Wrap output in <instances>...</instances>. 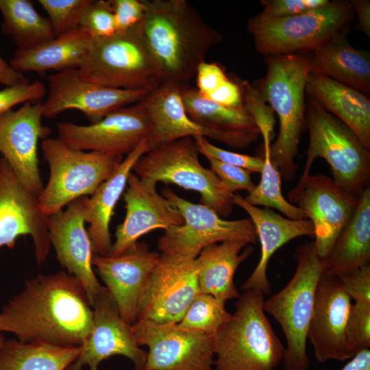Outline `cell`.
Listing matches in <instances>:
<instances>
[{
    "instance_id": "1",
    "label": "cell",
    "mask_w": 370,
    "mask_h": 370,
    "mask_svg": "<svg viewBox=\"0 0 370 370\" xmlns=\"http://www.w3.org/2000/svg\"><path fill=\"white\" fill-rule=\"evenodd\" d=\"M92 319V307L81 282L60 271L26 280L0 312V330L24 342L73 347L86 342Z\"/></svg>"
},
{
    "instance_id": "2",
    "label": "cell",
    "mask_w": 370,
    "mask_h": 370,
    "mask_svg": "<svg viewBox=\"0 0 370 370\" xmlns=\"http://www.w3.org/2000/svg\"><path fill=\"white\" fill-rule=\"evenodd\" d=\"M142 32L161 82L187 86L223 35L186 0H143Z\"/></svg>"
},
{
    "instance_id": "3",
    "label": "cell",
    "mask_w": 370,
    "mask_h": 370,
    "mask_svg": "<svg viewBox=\"0 0 370 370\" xmlns=\"http://www.w3.org/2000/svg\"><path fill=\"white\" fill-rule=\"evenodd\" d=\"M265 62L266 75L255 88L279 119V132L270 146V159L282 177L291 181L299 169L295 158L306 126L308 60L306 54H285L267 56Z\"/></svg>"
},
{
    "instance_id": "4",
    "label": "cell",
    "mask_w": 370,
    "mask_h": 370,
    "mask_svg": "<svg viewBox=\"0 0 370 370\" xmlns=\"http://www.w3.org/2000/svg\"><path fill=\"white\" fill-rule=\"evenodd\" d=\"M230 319L214 334L215 370H275L284 347L263 309L264 295L247 289Z\"/></svg>"
},
{
    "instance_id": "5",
    "label": "cell",
    "mask_w": 370,
    "mask_h": 370,
    "mask_svg": "<svg viewBox=\"0 0 370 370\" xmlns=\"http://www.w3.org/2000/svg\"><path fill=\"white\" fill-rule=\"evenodd\" d=\"M306 125L309 144L304 171L297 185L288 193L301 189L315 159L321 158L330 165L332 180L359 199L369 186L370 149L346 125L308 95Z\"/></svg>"
},
{
    "instance_id": "6",
    "label": "cell",
    "mask_w": 370,
    "mask_h": 370,
    "mask_svg": "<svg viewBox=\"0 0 370 370\" xmlns=\"http://www.w3.org/2000/svg\"><path fill=\"white\" fill-rule=\"evenodd\" d=\"M293 257V275L281 291L264 300L263 309L277 321L286 337L282 360L285 369L308 370L307 336L323 259L314 242L297 246Z\"/></svg>"
},
{
    "instance_id": "7",
    "label": "cell",
    "mask_w": 370,
    "mask_h": 370,
    "mask_svg": "<svg viewBox=\"0 0 370 370\" xmlns=\"http://www.w3.org/2000/svg\"><path fill=\"white\" fill-rule=\"evenodd\" d=\"M77 69L83 79L114 88L151 91L161 83L141 23L107 38H94Z\"/></svg>"
},
{
    "instance_id": "8",
    "label": "cell",
    "mask_w": 370,
    "mask_h": 370,
    "mask_svg": "<svg viewBox=\"0 0 370 370\" xmlns=\"http://www.w3.org/2000/svg\"><path fill=\"white\" fill-rule=\"evenodd\" d=\"M354 16L350 1H329L323 6L292 16L266 21L253 16L247 29L256 49L266 56L306 54L347 32Z\"/></svg>"
},
{
    "instance_id": "9",
    "label": "cell",
    "mask_w": 370,
    "mask_h": 370,
    "mask_svg": "<svg viewBox=\"0 0 370 370\" xmlns=\"http://www.w3.org/2000/svg\"><path fill=\"white\" fill-rule=\"evenodd\" d=\"M41 146L50 174L37 199L47 216L79 197L92 195L123 161L122 156L73 149L58 138H47Z\"/></svg>"
},
{
    "instance_id": "10",
    "label": "cell",
    "mask_w": 370,
    "mask_h": 370,
    "mask_svg": "<svg viewBox=\"0 0 370 370\" xmlns=\"http://www.w3.org/2000/svg\"><path fill=\"white\" fill-rule=\"evenodd\" d=\"M193 137H186L148 151L135 163L132 172L143 180L172 183L197 191L200 203L221 217L233 211L232 195L210 169L199 162Z\"/></svg>"
},
{
    "instance_id": "11",
    "label": "cell",
    "mask_w": 370,
    "mask_h": 370,
    "mask_svg": "<svg viewBox=\"0 0 370 370\" xmlns=\"http://www.w3.org/2000/svg\"><path fill=\"white\" fill-rule=\"evenodd\" d=\"M162 194L179 210L184 223L164 231L159 238L157 246L161 254L195 259L213 243L233 240L256 243V231L250 218L224 219L210 207L190 202L169 187Z\"/></svg>"
},
{
    "instance_id": "12",
    "label": "cell",
    "mask_w": 370,
    "mask_h": 370,
    "mask_svg": "<svg viewBox=\"0 0 370 370\" xmlns=\"http://www.w3.org/2000/svg\"><path fill=\"white\" fill-rule=\"evenodd\" d=\"M132 327L137 344L148 347L144 370H212L214 335L177 323L137 320Z\"/></svg>"
},
{
    "instance_id": "13",
    "label": "cell",
    "mask_w": 370,
    "mask_h": 370,
    "mask_svg": "<svg viewBox=\"0 0 370 370\" xmlns=\"http://www.w3.org/2000/svg\"><path fill=\"white\" fill-rule=\"evenodd\" d=\"M195 259L161 254L147 280L137 320L178 323L200 293Z\"/></svg>"
},
{
    "instance_id": "14",
    "label": "cell",
    "mask_w": 370,
    "mask_h": 370,
    "mask_svg": "<svg viewBox=\"0 0 370 370\" xmlns=\"http://www.w3.org/2000/svg\"><path fill=\"white\" fill-rule=\"evenodd\" d=\"M56 128L58 138L73 149L123 157L147 139L150 125L140 101L112 111L96 123L61 121Z\"/></svg>"
},
{
    "instance_id": "15",
    "label": "cell",
    "mask_w": 370,
    "mask_h": 370,
    "mask_svg": "<svg viewBox=\"0 0 370 370\" xmlns=\"http://www.w3.org/2000/svg\"><path fill=\"white\" fill-rule=\"evenodd\" d=\"M49 92L42 102L43 116L51 119L70 109L81 111L90 124L112 111L142 101L149 91L114 88L83 79L77 69L57 72L47 77Z\"/></svg>"
},
{
    "instance_id": "16",
    "label": "cell",
    "mask_w": 370,
    "mask_h": 370,
    "mask_svg": "<svg viewBox=\"0 0 370 370\" xmlns=\"http://www.w3.org/2000/svg\"><path fill=\"white\" fill-rule=\"evenodd\" d=\"M42 101H27L0 116V153L23 186L36 197L43 188L38 169V143L51 130L42 123Z\"/></svg>"
},
{
    "instance_id": "17",
    "label": "cell",
    "mask_w": 370,
    "mask_h": 370,
    "mask_svg": "<svg viewBox=\"0 0 370 370\" xmlns=\"http://www.w3.org/2000/svg\"><path fill=\"white\" fill-rule=\"evenodd\" d=\"M48 216L37 197L28 191L3 158H0V251L13 249L21 236H31L38 264L45 262L51 247Z\"/></svg>"
},
{
    "instance_id": "18",
    "label": "cell",
    "mask_w": 370,
    "mask_h": 370,
    "mask_svg": "<svg viewBox=\"0 0 370 370\" xmlns=\"http://www.w3.org/2000/svg\"><path fill=\"white\" fill-rule=\"evenodd\" d=\"M314 227L315 248L324 259L347 225L357 207L358 199L323 174H310L299 190L288 193Z\"/></svg>"
},
{
    "instance_id": "19",
    "label": "cell",
    "mask_w": 370,
    "mask_h": 370,
    "mask_svg": "<svg viewBox=\"0 0 370 370\" xmlns=\"http://www.w3.org/2000/svg\"><path fill=\"white\" fill-rule=\"evenodd\" d=\"M92 326L77 358L66 370H99L103 360L123 356L130 359L134 368L144 370L147 352L137 344L132 325L121 317L116 305L106 288L92 304Z\"/></svg>"
},
{
    "instance_id": "20",
    "label": "cell",
    "mask_w": 370,
    "mask_h": 370,
    "mask_svg": "<svg viewBox=\"0 0 370 370\" xmlns=\"http://www.w3.org/2000/svg\"><path fill=\"white\" fill-rule=\"evenodd\" d=\"M88 197H79L69 204L66 210L48 216L47 225L50 243L58 260L81 282L92 306L106 287L100 284L92 269V247L84 225Z\"/></svg>"
},
{
    "instance_id": "21",
    "label": "cell",
    "mask_w": 370,
    "mask_h": 370,
    "mask_svg": "<svg viewBox=\"0 0 370 370\" xmlns=\"http://www.w3.org/2000/svg\"><path fill=\"white\" fill-rule=\"evenodd\" d=\"M157 183L130 174L124 193L126 214L116 227L115 241L107 256H116L150 231L180 226L184 219L177 208L156 190Z\"/></svg>"
},
{
    "instance_id": "22",
    "label": "cell",
    "mask_w": 370,
    "mask_h": 370,
    "mask_svg": "<svg viewBox=\"0 0 370 370\" xmlns=\"http://www.w3.org/2000/svg\"><path fill=\"white\" fill-rule=\"evenodd\" d=\"M160 255L150 250L146 243L137 242L119 256L92 257V266L96 267L121 317L128 324L137 321L147 280Z\"/></svg>"
},
{
    "instance_id": "23",
    "label": "cell",
    "mask_w": 370,
    "mask_h": 370,
    "mask_svg": "<svg viewBox=\"0 0 370 370\" xmlns=\"http://www.w3.org/2000/svg\"><path fill=\"white\" fill-rule=\"evenodd\" d=\"M351 306V299L338 277L323 272L316 288L307 336L319 362L344 361L355 356L345 337Z\"/></svg>"
},
{
    "instance_id": "24",
    "label": "cell",
    "mask_w": 370,
    "mask_h": 370,
    "mask_svg": "<svg viewBox=\"0 0 370 370\" xmlns=\"http://www.w3.org/2000/svg\"><path fill=\"white\" fill-rule=\"evenodd\" d=\"M232 202L249 214L261 248L260 260L241 288L243 291L256 289L264 295H268L271 286L267 277V268L271 256L282 245L297 237L314 238L313 225L308 219L293 220L283 217L272 210L252 206L238 193L233 194Z\"/></svg>"
},
{
    "instance_id": "25",
    "label": "cell",
    "mask_w": 370,
    "mask_h": 370,
    "mask_svg": "<svg viewBox=\"0 0 370 370\" xmlns=\"http://www.w3.org/2000/svg\"><path fill=\"white\" fill-rule=\"evenodd\" d=\"M182 97L188 116L207 132L208 138L231 148L243 149L261 135L245 107L222 106L204 97L196 88L188 85L182 88Z\"/></svg>"
},
{
    "instance_id": "26",
    "label": "cell",
    "mask_w": 370,
    "mask_h": 370,
    "mask_svg": "<svg viewBox=\"0 0 370 370\" xmlns=\"http://www.w3.org/2000/svg\"><path fill=\"white\" fill-rule=\"evenodd\" d=\"M184 86L161 82L140 101L150 125L146 139L148 151L186 137H208L207 132L186 112L182 97Z\"/></svg>"
},
{
    "instance_id": "27",
    "label": "cell",
    "mask_w": 370,
    "mask_h": 370,
    "mask_svg": "<svg viewBox=\"0 0 370 370\" xmlns=\"http://www.w3.org/2000/svg\"><path fill=\"white\" fill-rule=\"evenodd\" d=\"M148 152L146 140L130 153L112 175L88 197L86 210L87 232L94 255L107 256L112 247L110 223L116 203L123 193L127 179L138 160Z\"/></svg>"
},
{
    "instance_id": "28",
    "label": "cell",
    "mask_w": 370,
    "mask_h": 370,
    "mask_svg": "<svg viewBox=\"0 0 370 370\" xmlns=\"http://www.w3.org/2000/svg\"><path fill=\"white\" fill-rule=\"evenodd\" d=\"M346 36V32L336 34L306 53L309 73L328 77L368 95L369 54L354 48Z\"/></svg>"
},
{
    "instance_id": "29",
    "label": "cell",
    "mask_w": 370,
    "mask_h": 370,
    "mask_svg": "<svg viewBox=\"0 0 370 370\" xmlns=\"http://www.w3.org/2000/svg\"><path fill=\"white\" fill-rule=\"evenodd\" d=\"M306 94L346 125L370 149V100L368 95L328 77L308 73Z\"/></svg>"
},
{
    "instance_id": "30",
    "label": "cell",
    "mask_w": 370,
    "mask_h": 370,
    "mask_svg": "<svg viewBox=\"0 0 370 370\" xmlns=\"http://www.w3.org/2000/svg\"><path fill=\"white\" fill-rule=\"evenodd\" d=\"M94 38L79 27L68 33L27 49H16L9 64L23 74L43 75L77 69L86 56Z\"/></svg>"
},
{
    "instance_id": "31",
    "label": "cell",
    "mask_w": 370,
    "mask_h": 370,
    "mask_svg": "<svg viewBox=\"0 0 370 370\" xmlns=\"http://www.w3.org/2000/svg\"><path fill=\"white\" fill-rule=\"evenodd\" d=\"M243 241H225L204 248L196 260L199 264L198 284L201 293L226 301L238 298L234 278L238 266L254 251Z\"/></svg>"
},
{
    "instance_id": "32",
    "label": "cell",
    "mask_w": 370,
    "mask_h": 370,
    "mask_svg": "<svg viewBox=\"0 0 370 370\" xmlns=\"http://www.w3.org/2000/svg\"><path fill=\"white\" fill-rule=\"evenodd\" d=\"M370 259V188L360 195L351 219L323 260V272L334 276L351 273Z\"/></svg>"
},
{
    "instance_id": "33",
    "label": "cell",
    "mask_w": 370,
    "mask_h": 370,
    "mask_svg": "<svg viewBox=\"0 0 370 370\" xmlns=\"http://www.w3.org/2000/svg\"><path fill=\"white\" fill-rule=\"evenodd\" d=\"M81 348L5 339L0 347V370H66Z\"/></svg>"
},
{
    "instance_id": "34",
    "label": "cell",
    "mask_w": 370,
    "mask_h": 370,
    "mask_svg": "<svg viewBox=\"0 0 370 370\" xmlns=\"http://www.w3.org/2000/svg\"><path fill=\"white\" fill-rule=\"evenodd\" d=\"M1 32L10 36L18 49L33 48L55 38L48 18L42 16L29 0H0Z\"/></svg>"
},
{
    "instance_id": "35",
    "label": "cell",
    "mask_w": 370,
    "mask_h": 370,
    "mask_svg": "<svg viewBox=\"0 0 370 370\" xmlns=\"http://www.w3.org/2000/svg\"><path fill=\"white\" fill-rule=\"evenodd\" d=\"M264 165L260 173V181L247 196L245 201L254 206L275 208L287 218L293 220L306 219L305 212L288 201L282 193V175L270 159V147L264 148Z\"/></svg>"
},
{
    "instance_id": "36",
    "label": "cell",
    "mask_w": 370,
    "mask_h": 370,
    "mask_svg": "<svg viewBox=\"0 0 370 370\" xmlns=\"http://www.w3.org/2000/svg\"><path fill=\"white\" fill-rule=\"evenodd\" d=\"M225 301L199 293L193 299L181 321L182 328L214 335L230 319L232 314Z\"/></svg>"
},
{
    "instance_id": "37",
    "label": "cell",
    "mask_w": 370,
    "mask_h": 370,
    "mask_svg": "<svg viewBox=\"0 0 370 370\" xmlns=\"http://www.w3.org/2000/svg\"><path fill=\"white\" fill-rule=\"evenodd\" d=\"M47 13L55 37L79 27L89 0H38Z\"/></svg>"
},
{
    "instance_id": "38",
    "label": "cell",
    "mask_w": 370,
    "mask_h": 370,
    "mask_svg": "<svg viewBox=\"0 0 370 370\" xmlns=\"http://www.w3.org/2000/svg\"><path fill=\"white\" fill-rule=\"evenodd\" d=\"M79 27L94 38H103L116 33L115 20L110 1L89 0Z\"/></svg>"
},
{
    "instance_id": "39",
    "label": "cell",
    "mask_w": 370,
    "mask_h": 370,
    "mask_svg": "<svg viewBox=\"0 0 370 370\" xmlns=\"http://www.w3.org/2000/svg\"><path fill=\"white\" fill-rule=\"evenodd\" d=\"M347 343L354 355L370 347V303L352 304L345 328Z\"/></svg>"
},
{
    "instance_id": "40",
    "label": "cell",
    "mask_w": 370,
    "mask_h": 370,
    "mask_svg": "<svg viewBox=\"0 0 370 370\" xmlns=\"http://www.w3.org/2000/svg\"><path fill=\"white\" fill-rule=\"evenodd\" d=\"M244 107L254 118L263 137V146H270L275 124L274 112L260 97L257 89L248 82L241 84Z\"/></svg>"
},
{
    "instance_id": "41",
    "label": "cell",
    "mask_w": 370,
    "mask_h": 370,
    "mask_svg": "<svg viewBox=\"0 0 370 370\" xmlns=\"http://www.w3.org/2000/svg\"><path fill=\"white\" fill-rule=\"evenodd\" d=\"M195 140L199 153L206 158H212L221 162L241 167L249 173H260L264 165L263 158L238 153L218 147L202 136H196Z\"/></svg>"
},
{
    "instance_id": "42",
    "label": "cell",
    "mask_w": 370,
    "mask_h": 370,
    "mask_svg": "<svg viewBox=\"0 0 370 370\" xmlns=\"http://www.w3.org/2000/svg\"><path fill=\"white\" fill-rule=\"evenodd\" d=\"M328 0H262V10L254 16L262 21L297 15L326 5Z\"/></svg>"
},
{
    "instance_id": "43",
    "label": "cell",
    "mask_w": 370,
    "mask_h": 370,
    "mask_svg": "<svg viewBox=\"0 0 370 370\" xmlns=\"http://www.w3.org/2000/svg\"><path fill=\"white\" fill-rule=\"evenodd\" d=\"M210 164V170L231 194L239 190L251 193L256 187L250 173L233 165L221 162L212 158H206Z\"/></svg>"
},
{
    "instance_id": "44",
    "label": "cell",
    "mask_w": 370,
    "mask_h": 370,
    "mask_svg": "<svg viewBox=\"0 0 370 370\" xmlns=\"http://www.w3.org/2000/svg\"><path fill=\"white\" fill-rule=\"evenodd\" d=\"M47 89L40 81L5 87L0 90V116L19 103L40 101Z\"/></svg>"
},
{
    "instance_id": "45",
    "label": "cell",
    "mask_w": 370,
    "mask_h": 370,
    "mask_svg": "<svg viewBox=\"0 0 370 370\" xmlns=\"http://www.w3.org/2000/svg\"><path fill=\"white\" fill-rule=\"evenodd\" d=\"M112 8L116 32H126L140 24L145 14L143 0H109Z\"/></svg>"
},
{
    "instance_id": "46",
    "label": "cell",
    "mask_w": 370,
    "mask_h": 370,
    "mask_svg": "<svg viewBox=\"0 0 370 370\" xmlns=\"http://www.w3.org/2000/svg\"><path fill=\"white\" fill-rule=\"evenodd\" d=\"M346 294L355 302L370 303V265L338 276Z\"/></svg>"
},
{
    "instance_id": "47",
    "label": "cell",
    "mask_w": 370,
    "mask_h": 370,
    "mask_svg": "<svg viewBox=\"0 0 370 370\" xmlns=\"http://www.w3.org/2000/svg\"><path fill=\"white\" fill-rule=\"evenodd\" d=\"M195 77L197 82L196 88L204 97L228 79L224 69L219 64L206 61L198 66Z\"/></svg>"
},
{
    "instance_id": "48",
    "label": "cell",
    "mask_w": 370,
    "mask_h": 370,
    "mask_svg": "<svg viewBox=\"0 0 370 370\" xmlns=\"http://www.w3.org/2000/svg\"><path fill=\"white\" fill-rule=\"evenodd\" d=\"M205 98L227 107H244L243 91L241 85L236 84L229 77L216 90L205 97Z\"/></svg>"
},
{
    "instance_id": "49",
    "label": "cell",
    "mask_w": 370,
    "mask_h": 370,
    "mask_svg": "<svg viewBox=\"0 0 370 370\" xmlns=\"http://www.w3.org/2000/svg\"><path fill=\"white\" fill-rule=\"evenodd\" d=\"M28 83H30L29 79L12 69L0 55V84L9 87Z\"/></svg>"
},
{
    "instance_id": "50",
    "label": "cell",
    "mask_w": 370,
    "mask_h": 370,
    "mask_svg": "<svg viewBox=\"0 0 370 370\" xmlns=\"http://www.w3.org/2000/svg\"><path fill=\"white\" fill-rule=\"evenodd\" d=\"M354 12L357 14L360 29L370 37V1L369 0L350 1Z\"/></svg>"
},
{
    "instance_id": "51",
    "label": "cell",
    "mask_w": 370,
    "mask_h": 370,
    "mask_svg": "<svg viewBox=\"0 0 370 370\" xmlns=\"http://www.w3.org/2000/svg\"><path fill=\"white\" fill-rule=\"evenodd\" d=\"M341 370H370V349L356 354Z\"/></svg>"
},
{
    "instance_id": "52",
    "label": "cell",
    "mask_w": 370,
    "mask_h": 370,
    "mask_svg": "<svg viewBox=\"0 0 370 370\" xmlns=\"http://www.w3.org/2000/svg\"><path fill=\"white\" fill-rule=\"evenodd\" d=\"M3 332L0 330V347L3 345V342L5 341V338L3 334Z\"/></svg>"
},
{
    "instance_id": "53",
    "label": "cell",
    "mask_w": 370,
    "mask_h": 370,
    "mask_svg": "<svg viewBox=\"0 0 370 370\" xmlns=\"http://www.w3.org/2000/svg\"><path fill=\"white\" fill-rule=\"evenodd\" d=\"M110 370H114V369H110ZM133 370H140V369L134 368Z\"/></svg>"
}]
</instances>
